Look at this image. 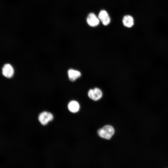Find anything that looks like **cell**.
<instances>
[{"label":"cell","instance_id":"obj_1","mask_svg":"<svg viewBox=\"0 0 168 168\" xmlns=\"http://www.w3.org/2000/svg\"><path fill=\"white\" fill-rule=\"evenodd\" d=\"M114 133V130L113 127L109 125L103 126L99 129L97 131L98 135L101 138L106 139H110Z\"/></svg>","mask_w":168,"mask_h":168},{"label":"cell","instance_id":"obj_2","mask_svg":"<svg viewBox=\"0 0 168 168\" xmlns=\"http://www.w3.org/2000/svg\"><path fill=\"white\" fill-rule=\"evenodd\" d=\"M103 93L101 90L99 88L95 87L90 89L88 92L89 98L94 101H97L102 96Z\"/></svg>","mask_w":168,"mask_h":168},{"label":"cell","instance_id":"obj_3","mask_svg":"<svg viewBox=\"0 0 168 168\" xmlns=\"http://www.w3.org/2000/svg\"><path fill=\"white\" fill-rule=\"evenodd\" d=\"M53 118V114L47 111L41 112L39 116V121L43 125H46L49 122L52 121Z\"/></svg>","mask_w":168,"mask_h":168},{"label":"cell","instance_id":"obj_4","mask_svg":"<svg viewBox=\"0 0 168 168\" xmlns=\"http://www.w3.org/2000/svg\"><path fill=\"white\" fill-rule=\"evenodd\" d=\"M86 22L89 26L91 27H95L98 26L100 21L97 16L93 13H90L88 15Z\"/></svg>","mask_w":168,"mask_h":168},{"label":"cell","instance_id":"obj_5","mask_svg":"<svg viewBox=\"0 0 168 168\" xmlns=\"http://www.w3.org/2000/svg\"><path fill=\"white\" fill-rule=\"evenodd\" d=\"M98 17L103 25L105 26L108 25L110 22V18L107 11L104 10L100 11Z\"/></svg>","mask_w":168,"mask_h":168},{"label":"cell","instance_id":"obj_6","mask_svg":"<svg viewBox=\"0 0 168 168\" xmlns=\"http://www.w3.org/2000/svg\"><path fill=\"white\" fill-rule=\"evenodd\" d=\"M2 72L3 75L7 78L12 77L14 73V70L12 66L10 64H5L2 67Z\"/></svg>","mask_w":168,"mask_h":168},{"label":"cell","instance_id":"obj_7","mask_svg":"<svg viewBox=\"0 0 168 168\" xmlns=\"http://www.w3.org/2000/svg\"><path fill=\"white\" fill-rule=\"evenodd\" d=\"M68 75L69 79L71 81L73 82L80 78L82 74L78 70L71 69L68 71Z\"/></svg>","mask_w":168,"mask_h":168},{"label":"cell","instance_id":"obj_8","mask_svg":"<svg viewBox=\"0 0 168 168\" xmlns=\"http://www.w3.org/2000/svg\"><path fill=\"white\" fill-rule=\"evenodd\" d=\"M122 22L125 27L127 28H131L134 25V19L131 16L126 15L123 17Z\"/></svg>","mask_w":168,"mask_h":168},{"label":"cell","instance_id":"obj_9","mask_svg":"<svg viewBox=\"0 0 168 168\" xmlns=\"http://www.w3.org/2000/svg\"><path fill=\"white\" fill-rule=\"evenodd\" d=\"M80 105L79 103L75 100H72L69 102L68 105L69 110L73 113L78 111L80 109Z\"/></svg>","mask_w":168,"mask_h":168}]
</instances>
